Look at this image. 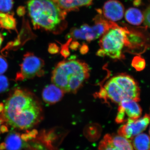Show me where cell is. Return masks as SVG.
Masks as SVG:
<instances>
[{
	"mask_svg": "<svg viewBox=\"0 0 150 150\" xmlns=\"http://www.w3.org/2000/svg\"><path fill=\"white\" fill-rule=\"evenodd\" d=\"M8 87V80L7 78L3 75H0V93L6 91Z\"/></svg>",
	"mask_w": 150,
	"mask_h": 150,
	"instance_id": "20",
	"label": "cell"
},
{
	"mask_svg": "<svg viewBox=\"0 0 150 150\" xmlns=\"http://www.w3.org/2000/svg\"><path fill=\"white\" fill-rule=\"evenodd\" d=\"M146 62L144 59L140 56H135L132 61V67L137 71H139L144 70L146 67Z\"/></svg>",
	"mask_w": 150,
	"mask_h": 150,
	"instance_id": "18",
	"label": "cell"
},
{
	"mask_svg": "<svg viewBox=\"0 0 150 150\" xmlns=\"http://www.w3.org/2000/svg\"><path fill=\"white\" fill-rule=\"evenodd\" d=\"M8 68V64L5 59L0 56V74L4 73Z\"/></svg>",
	"mask_w": 150,
	"mask_h": 150,
	"instance_id": "22",
	"label": "cell"
},
{
	"mask_svg": "<svg viewBox=\"0 0 150 150\" xmlns=\"http://www.w3.org/2000/svg\"><path fill=\"white\" fill-rule=\"evenodd\" d=\"M108 30L109 27L105 23H98L93 26L84 25L74 30L71 35L76 39L90 41L98 38Z\"/></svg>",
	"mask_w": 150,
	"mask_h": 150,
	"instance_id": "9",
	"label": "cell"
},
{
	"mask_svg": "<svg viewBox=\"0 0 150 150\" xmlns=\"http://www.w3.org/2000/svg\"><path fill=\"white\" fill-rule=\"evenodd\" d=\"M44 66V62L40 58L31 53L25 54L21 65L20 72L17 75V79L22 80L42 76Z\"/></svg>",
	"mask_w": 150,
	"mask_h": 150,
	"instance_id": "6",
	"label": "cell"
},
{
	"mask_svg": "<svg viewBox=\"0 0 150 150\" xmlns=\"http://www.w3.org/2000/svg\"><path fill=\"white\" fill-rule=\"evenodd\" d=\"M144 23L147 27L150 28V5L144 13Z\"/></svg>",
	"mask_w": 150,
	"mask_h": 150,
	"instance_id": "21",
	"label": "cell"
},
{
	"mask_svg": "<svg viewBox=\"0 0 150 150\" xmlns=\"http://www.w3.org/2000/svg\"><path fill=\"white\" fill-rule=\"evenodd\" d=\"M3 39V37L2 35L0 34V47H1V45L2 43Z\"/></svg>",
	"mask_w": 150,
	"mask_h": 150,
	"instance_id": "25",
	"label": "cell"
},
{
	"mask_svg": "<svg viewBox=\"0 0 150 150\" xmlns=\"http://www.w3.org/2000/svg\"><path fill=\"white\" fill-rule=\"evenodd\" d=\"M149 134H150V130H149Z\"/></svg>",
	"mask_w": 150,
	"mask_h": 150,
	"instance_id": "26",
	"label": "cell"
},
{
	"mask_svg": "<svg viewBox=\"0 0 150 150\" xmlns=\"http://www.w3.org/2000/svg\"><path fill=\"white\" fill-rule=\"evenodd\" d=\"M65 93L54 84L49 85L46 87L42 92V98L46 103L54 104L59 102L64 96Z\"/></svg>",
	"mask_w": 150,
	"mask_h": 150,
	"instance_id": "12",
	"label": "cell"
},
{
	"mask_svg": "<svg viewBox=\"0 0 150 150\" xmlns=\"http://www.w3.org/2000/svg\"><path fill=\"white\" fill-rule=\"evenodd\" d=\"M28 8L35 26L53 30L63 18L62 10L53 0H30Z\"/></svg>",
	"mask_w": 150,
	"mask_h": 150,
	"instance_id": "3",
	"label": "cell"
},
{
	"mask_svg": "<svg viewBox=\"0 0 150 150\" xmlns=\"http://www.w3.org/2000/svg\"><path fill=\"white\" fill-rule=\"evenodd\" d=\"M129 33L121 28L108 30L100 40V49L98 51V56H107L114 59L123 58L122 50L124 46H131Z\"/></svg>",
	"mask_w": 150,
	"mask_h": 150,
	"instance_id": "5",
	"label": "cell"
},
{
	"mask_svg": "<svg viewBox=\"0 0 150 150\" xmlns=\"http://www.w3.org/2000/svg\"><path fill=\"white\" fill-rule=\"evenodd\" d=\"M126 122L118 129V134L128 139L132 140L146 129L150 123V115L146 114L143 118L137 120L129 119Z\"/></svg>",
	"mask_w": 150,
	"mask_h": 150,
	"instance_id": "7",
	"label": "cell"
},
{
	"mask_svg": "<svg viewBox=\"0 0 150 150\" xmlns=\"http://www.w3.org/2000/svg\"><path fill=\"white\" fill-rule=\"evenodd\" d=\"M133 139V145L135 150H150V137L147 134H138Z\"/></svg>",
	"mask_w": 150,
	"mask_h": 150,
	"instance_id": "16",
	"label": "cell"
},
{
	"mask_svg": "<svg viewBox=\"0 0 150 150\" xmlns=\"http://www.w3.org/2000/svg\"><path fill=\"white\" fill-rule=\"evenodd\" d=\"M98 150H134L129 139L118 134H106L100 142Z\"/></svg>",
	"mask_w": 150,
	"mask_h": 150,
	"instance_id": "10",
	"label": "cell"
},
{
	"mask_svg": "<svg viewBox=\"0 0 150 150\" xmlns=\"http://www.w3.org/2000/svg\"><path fill=\"white\" fill-rule=\"evenodd\" d=\"M3 121L0 118V133H4V132L6 131L7 128L6 126H3L2 123Z\"/></svg>",
	"mask_w": 150,
	"mask_h": 150,
	"instance_id": "24",
	"label": "cell"
},
{
	"mask_svg": "<svg viewBox=\"0 0 150 150\" xmlns=\"http://www.w3.org/2000/svg\"><path fill=\"white\" fill-rule=\"evenodd\" d=\"M124 11L123 5L116 0H109L103 6L104 16L112 21H118L121 19L123 17Z\"/></svg>",
	"mask_w": 150,
	"mask_h": 150,
	"instance_id": "11",
	"label": "cell"
},
{
	"mask_svg": "<svg viewBox=\"0 0 150 150\" xmlns=\"http://www.w3.org/2000/svg\"><path fill=\"white\" fill-rule=\"evenodd\" d=\"M0 25L6 29H13L15 28V20L11 16L0 13Z\"/></svg>",
	"mask_w": 150,
	"mask_h": 150,
	"instance_id": "17",
	"label": "cell"
},
{
	"mask_svg": "<svg viewBox=\"0 0 150 150\" xmlns=\"http://www.w3.org/2000/svg\"><path fill=\"white\" fill-rule=\"evenodd\" d=\"M0 118L16 129H31L43 119L41 105L37 98L27 91L17 89L8 98Z\"/></svg>",
	"mask_w": 150,
	"mask_h": 150,
	"instance_id": "1",
	"label": "cell"
},
{
	"mask_svg": "<svg viewBox=\"0 0 150 150\" xmlns=\"http://www.w3.org/2000/svg\"><path fill=\"white\" fill-rule=\"evenodd\" d=\"M118 112L115 121L117 123H122L128 121L126 119L137 120L141 117L142 108L137 101L126 98L119 103Z\"/></svg>",
	"mask_w": 150,
	"mask_h": 150,
	"instance_id": "8",
	"label": "cell"
},
{
	"mask_svg": "<svg viewBox=\"0 0 150 150\" xmlns=\"http://www.w3.org/2000/svg\"><path fill=\"white\" fill-rule=\"evenodd\" d=\"M59 8L64 11L73 10L80 7L88 6L93 0H53Z\"/></svg>",
	"mask_w": 150,
	"mask_h": 150,
	"instance_id": "14",
	"label": "cell"
},
{
	"mask_svg": "<svg viewBox=\"0 0 150 150\" xmlns=\"http://www.w3.org/2000/svg\"><path fill=\"white\" fill-rule=\"evenodd\" d=\"M13 5V0H0V11L4 12L9 11Z\"/></svg>",
	"mask_w": 150,
	"mask_h": 150,
	"instance_id": "19",
	"label": "cell"
},
{
	"mask_svg": "<svg viewBox=\"0 0 150 150\" xmlns=\"http://www.w3.org/2000/svg\"><path fill=\"white\" fill-rule=\"evenodd\" d=\"M125 18L129 23L139 25L144 21V15L141 11L135 8H131L125 13Z\"/></svg>",
	"mask_w": 150,
	"mask_h": 150,
	"instance_id": "15",
	"label": "cell"
},
{
	"mask_svg": "<svg viewBox=\"0 0 150 150\" xmlns=\"http://www.w3.org/2000/svg\"><path fill=\"white\" fill-rule=\"evenodd\" d=\"M23 141L18 133H10L6 138L2 146H0V149L3 148L6 150H21L24 145Z\"/></svg>",
	"mask_w": 150,
	"mask_h": 150,
	"instance_id": "13",
	"label": "cell"
},
{
	"mask_svg": "<svg viewBox=\"0 0 150 150\" xmlns=\"http://www.w3.org/2000/svg\"><path fill=\"white\" fill-rule=\"evenodd\" d=\"M48 50H49V52L51 54H56L59 51L58 47L55 44L50 45Z\"/></svg>",
	"mask_w": 150,
	"mask_h": 150,
	"instance_id": "23",
	"label": "cell"
},
{
	"mask_svg": "<svg viewBox=\"0 0 150 150\" xmlns=\"http://www.w3.org/2000/svg\"><path fill=\"white\" fill-rule=\"evenodd\" d=\"M89 67L79 60L59 62L53 71L51 80L65 93H76L90 76Z\"/></svg>",
	"mask_w": 150,
	"mask_h": 150,
	"instance_id": "2",
	"label": "cell"
},
{
	"mask_svg": "<svg viewBox=\"0 0 150 150\" xmlns=\"http://www.w3.org/2000/svg\"><path fill=\"white\" fill-rule=\"evenodd\" d=\"M100 94L118 104L126 98L137 102L140 100L139 85L134 78L125 74L117 75L108 81Z\"/></svg>",
	"mask_w": 150,
	"mask_h": 150,
	"instance_id": "4",
	"label": "cell"
}]
</instances>
